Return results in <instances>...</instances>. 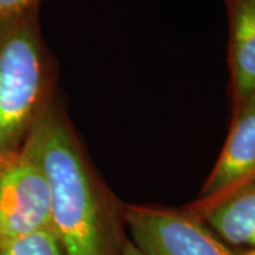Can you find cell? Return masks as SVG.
<instances>
[{"label":"cell","mask_w":255,"mask_h":255,"mask_svg":"<svg viewBox=\"0 0 255 255\" xmlns=\"http://www.w3.org/2000/svg\"><path fill=\"white\" fill-rule=\"evenodd\" d=\"M53 74L38 7L0 18V153L21 147L48 104Z\"/></svg>","instance_id":"2"},{"label":"cell","mask_w":255,"mask_h":255,"mask_svg":"<svg viewBox=\"0 0 255 255\" xmlns=\"http://www.w3.org/2000/svg\"><path fill=\"white\" fill-rule=\"evenodd\" d=\"M233 102L255 94V0H226Z\"/></svg>","instance_id":"7"},{"label":"cell","mask_w":255,"mask_h":255,"mask_svg":"<svg viewBox=\"0 0 255 255\" xmlns=\"http://www.w3.org/2000/svg\"><path fill=\"white\" fill-rule=\"evenodd\" d=\"M125 220L130 243L142 255H255L228 246L189 209L129 207Z\"/></svg>","instance_id":"3"},{"label":"cell","mask_w":255,"mask_h":255,"mask_svg":"<svg viewBox=\"0 0 255 255\" xmlns=\"http://www.w3.org/2000/svg\"><path fill=\"white\" fill-rule=\"evenodd\" d=\"M255 183V94L234 102L227 140L200 191L196 206Z\"/></svg>","instance_id":"5"},{"label":"cell","mask_w":255,"mask_h":255,"mask_svg":"<svg viewBox=\"0 0 255 255\" xmlns=\"http://www.w3.org/2000/svg\"><path fill=\"white\" fill-rule=\"evenodd\" d=\"M223 241L255 251V183L233 190L207 204L189 207Z\"/></svg>","instance_id":"6"},{"label":"cell","mask_w":255,"mask_h":255,"mask_svg":"<svg viewBox=\"0 0 255 255\" xmlns=\"http://www.w3.org/2000/svg\"><path fill=\"white\" fill-rule=\"evenodd\" d=\"M21 150L46 176L50 187V228L65 255L121 253L112 207L58 108L47 104Z\"/></svg>","instance_id":"1"},{"label":"cell","mask_w":255,"mask_h":255,"mask_svg":"<svg viewBox=\"0 0 255 255\" xmlns=\"http://www.w3.org/2000/svg\"><path fill=\"white\" fill-rule=\"evenodd\" d=\"M121 255H142L140 251L136 247L130 243V240H125L122 244V250H121Z\"/></svg>","instance_id":"10"},{"label":"cell","mask_w":255,"mask_h":255,"mask_svg":"<svg viewBox=\"0 0 255 255\" xmlns=\"http://www.w3.org/2000/svg\"><path fill=\"white\" fill-rule=\"evenodd\" d=\"M0 255H65L51 228L0 240Z\"/></svg>","instance_id":"8"},{"label":"cell","mask_w":255,"mask_h":255,"mask_svg":"<svg viewBox=\"0 0 255 255\" xmlns=\"http://www.w3.org/2000/svg\"><path fill=\"white\" fill-rule=\"evenodd\" d=\"M41 0H0V18L17 16L38 7Z\"/></svg>","instance_id":"9"},{"label":"cell","mask_w":255,"mask_h":255,"mask_svg":"<svg viewBox=\"0 0 255 255\" xmlns=\"http://www.w3.org/2000/svg\"><path fill=\"white\" fill-rule=\"evenodd\" d=\"M50 228V187L21 147L0 153V240Z\"/></svg>","instance_id":"4"}]
</instances>
